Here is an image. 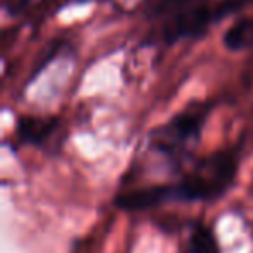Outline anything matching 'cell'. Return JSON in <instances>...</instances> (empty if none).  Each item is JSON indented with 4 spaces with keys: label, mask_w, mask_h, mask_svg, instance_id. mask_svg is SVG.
Returning <instances> with one entry per match:
<instances>
[{
    "label": "cell",
    "mask_w": 253,
    "mask_h": 253,
    "mask_svg": "<svg viewBox=\"0 0 253 253\" xmlns=\"http://www.w3.org/2000/svg\"><path fill=\"white\" fill-rule=\"evenodd\" d=\"M243 4L239 0H200L163 18L162 39L165 43L203 37L208 30L224 18L236 12Z\"/></svg>",
    "instance_id": "cell-3"
},
{
    "label": "cell",
    "mask_w": 253,
    "mask_h": 253,
    "mask_svg": "<svg viewBox=\"0 0 253 253\" xmlns=\"http://www.w3.org/2000/svg\"><path fill=\"white\" fill-rule=\"evenodd\" d=\"M200 0H156V4L153 5L151 14L153 18H167V16L173 14V12L180 11L184 7L196 4Z\"/></svg>",
    "instance_id": "cell-7"
},
{
    "label": "cell",
    "mask_w": 253,
    "mask_h": 253,
    "mask_svg": "<svg viewBox=\"0 0 253 253\" xmlns=\"http://www.w3.org/2000/svg\"><path fill=\"white\" fill-rule=\"evenodd\" d=\"M211 113V102H189L184 109L155 126L146 137V151L160 158L172 173L182 169L196 151Z\"/></svg>",
    "instance_id": "cell-2"
},
{
    "label": "cell",
    "mask_w": 253,
    "mask_h": 253,
    "mask_svg": "<svg viewBox=\"0 0 253 253\" xmlns=\"http://www.w3.org/2000/svg\"><path fill=\"white\" fill-rule=\"evenodd\" d=\"M239 163L241 146L217 149L198 158L173 182L122 189L113 198V205L118 210L134 213L172 203H211L234 186Z\"/></svg>",
    "instance_id": "cell-1"
},
{
    "label": "cell",
    "mask_w": 253,
    "mask_h": 253,
    "mask_svg": "<svg viewBox=\"0 0 253 253\" xmlns=\"http://www.w3.org/2000/svg\"><path fill=\"white\" fill-rule=\"evenodd\" d=\"M239 2H241L243 5H246V4H252L253 5V0H239Z\"/></svg>",
    "instance_id": "cell-8"
},
{
    "label": "cell",
    "mask_w": 253,
    "mask_h": 253,
    "mask_svg": "<svg viewBox=\"0 0 253 253\" xmlns=\"http://www.w3.org/2000/svg\"><path fill=\"white\" fill-rule=\"evenodd\" d=\"M222 43L231 52H239L253 45V18H241L232 23L222 37Z\"/></svg>",
    "instance_id": "cell-5"
},
{
    "label": "cell",
    "mask_w": 253,
    "mask_h": 253,
    "mask_svg": "<svg viewBox=\"0 0 253 253\" xmlns=\"http://www.w3.org/2000/svg\"><path fill=\"white\" fill-rule=\"evenodd\" d=\"M189 253H220V245L211 225L205 222H196L191 227Z\"/></svg>",
    "instance_id": "cell-6"
},
{
    "label": "cell",
    "mask_w": 253,
    "mask_h": 253,
    "mask_svg": "<svg viewBox=\"0 0 253 253\" xmlns=\"http://www.w3.org/2000/svg\"><path fill=\"white\" fill-rule=\"evenodd\" d=\"M63 134V120L59 116H40V115H21L16 120L14 144L32 146L45 149L59 142Z\"/></svg>",
    "instance_id": "cell-4"
}]
</instances>
